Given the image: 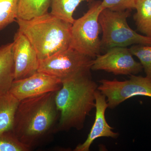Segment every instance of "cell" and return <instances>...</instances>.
<instances>
[{"label": "cell", "instance_id": "8992f818", "mask_svg": "<svg viewBox=\"0 0 151 151\" xmlns=\"http://www.w3.org/2000/svg\"><path fill=\"white\" fill-rule=\"evenodd\" d=\"M93 60L69 47L40 60L38 71L54 76L62 81L78 76L91 73Z\"/></svg>", "mask_w": 151, "mask_h": 151}, {"label": "cell", "instance_id": "9a60e30c", "mask_svg": "<svg viewBox=\"0 0 151 151\" xmlns=\"http://www.w3.org/2000/svg\"><path fill=\"white\" fill-rule=\"evenodd\" d=\"M95 0H50V13L70 23H73V14L82 2L92 3Z\"/></svg>", "mask_w": 151, "mask_h": 151}, {"label": "cell", "instance_id": "2e32d148", "mask_svg": "<svg viewBox=\"0 0 151 151\" xmlns=\"http://www.w3.org/2000/svg\"><path fill=\"white\" fill-rule=\"evenodd\" d=\"M134 16L138 30L151 37V0H136Z\"/></svg>", "mask_w": 151, "mask_h": 151}, {"label": "cell", "instance_id": "e0dca14e", "mask_svg": "<svg viewBox=\"0 0 151 151\" xmlns=\"http://www.w3.org/2000/svg\"><path fill=\"white\" fill-rule=\"evenodd\" d=\"M19 0H0V31L15 21Z\"/></svg>", "mask_w": 151, "mask_h": 151}, {"label": "cell", "instance_id": "3957f363", "mask_svg": "<svg viewBox=\"0 0 151 151\" xmlns=\"http://www.w3.org/2000/svg\"><path fill=\"white\" fill-rule=\"evenodd\" d=\"M18 30L35 49L40 60L70 47L72 24L50 13L29 20L17 18Z\"/></svg>", "mask_w": 151, "mask_h": 151}, {"label": "cell", "instance_id": "52a82bcc", "mask_svg": "<svg viewBox=\"0 0 151 151\" xmlns=\"http://www.w3.org/2000/svg\"><path fill=\"white\" fill-rule=\"evenodd\" d=\"M100 82L97 89L106 97L108 108L111 109L135 96L151 97V79L147 76L132 75L126 81L102 79Z\"/></svg>", "mask_w": 151, "mask_h": 151}, {"label": "cell", "instance_id": "5bb4252c", "mask_svg": "<svg viewBox=\"0 0 151 151\" xmlns=\"http://www.w3.org/2000/svg\"><path fill=\"white\" fill-rule=\"evenodd\" d=\"M50 0H19L17 18L29 20L48 12Z\"/></svg>", "mask_w": 151, "mask_h": 151}, {"label": "cell", "instance_id": "7a4b0ae2", "mask_svg": "<svg viewBox=\"0 0 151 151\" xmlns=\"http://www.w3.org/2000/svg\"><path fill=\"white\" fill-rule=\"evenodd\" d=\"M98 86L91 73L62 81L55 96L60 113L56 132L83 129L86 116L95 108V92Z\"/></svg>", "mask_w": 151, "mask_h": 151}, {"label": "cell", "instance_id": "ba28073f", "mask_svg": "<svg viewBox=\"0 0 151 151\" xmlns=\"http://www.w3.org/2000/svg\"><path fill=\"white\" fill-rule=\"evenodd\" d=\"M143 67L133 57L129 49L114 47L105 54L97 55L93 60L91 69L103 70L115 75H135L141 72Z\"/></svg>", "mask_w": 151, "mask_h": 151}, {"label": "cell", "instance_id": "4fadbf2b", "mask_svg": "<svg viewBox=\"0 0 151 151\" xmlns=\"http://www.w3.org/2000/svg\"><path fill=\"white\" fill-rule=\"evenodd\" d=\"M19 102L9 92L0 94V134L12 130Z\"/></svg>", "mask_w": 151, "mask_h": 151}, {"label": "cell", "instance_id": "277c9868", "mask_svg": "<svg viewBox=\"0 0 151 151\" xmlns=\"http://www.w3.org/2000/svg\"><path fill=\"white\" fill-rule=\"evenodd\" d=\"M131 11H114L104 9L100 13L99 22L103 33L102 49L134 45L151 46V37L141 35L129 26L127 19Z\"/></svg>", "mask_w": 151, "mask_h": 151}, {"label": "cell", "instance_id": "9c48e42d", "mask_svg": "<svg viewBox=\"0 0 151 151\" xmlns=\"http://www.w3.org/2000/svg\"><path fill=\"white\" fill-rule=\"evenodd\" d=\"M62 86L59 78L38 72L27 78L14 80L9 92L19 101L58 91Z\"/></svg>", "mask_w": 151, "mask_h": 151}, {"label": "cell", "instance_id": "8fae6325", "mask_svg": "<svg viewBox=\"0 0 151 151\" xmlns=\"http://www.w3.org/2000/svg\"><path fill=\"white\" fill-rule=\"evenodd\" d=\"M95 121L88 137L85 142L76 146L74 151H89L90 146L97 138L106 137L116 139L119 134L113 132V128L108 124L105 119V113L108 108L106 97L99 90L95 92Z\"/></svg>", "mask_w": 151, "mask_h": 151}, {"label": "cell", "instance_id": "d6986e66", "mask_svg": "<svg viewBox=\"0 0 151 151\" xmlns=\"http://www.w3.org/2000/svg\"><path fill=\"white\" fill-rule=\"evenodd\" d=\"M30 149L20 142L12 130L0 134V151H28Z\"/></svg>", "mask_w": 151, "mask_h": 151}, {"label": "cell", "instance_id": "7c38bea8", "mask_svg": "<svg viewBox=\"0 0 151 151\" xmlns=\"http://www.w3.org/2000/svg\"><path fill=\"white\" fill-rule=\"evenodd\" d=\"M13 42L0 46V94L9 92L14 80Z\"/></svg>", "mask_w": 151, "mask_h": 151}, {"label": "cell", "instance_id": "6da1fadb", "mask_svg": "<svg viewBox=\"0 0 151 151\" xmlns=\"http://www.w3.org/2000/svg\"><path fill=\"white\" fill-rule=\"evenodd\" d=\"M56 92L25 99L19 103L12 131L30 150L43 144L56 132L60 118L55 101Z\"/></svg>", "mask_w": 151, "mask_h": 151}, {"label": "cell", "instance_id": "ffe728a7", "mask_svg": "<svg viewBox=\"0 0 151 151\" xmlns=\"http://www.w3.org/2000/svg\"><path fill=\"white\" fill-rule=\"evenodd\" d=\"M136 0H103L101 5L104 9L114 11H131L135 9Z\"/></svg>", "mask_w": 151, "mask_h": 151}, {"label": "cell", "instance_id": "5b68a950", "mask_svg": "<svg viewBox=\"0 0 151 151\" xmlns=\"http://www.w3.org/2000/svg\"><path fill=\"white\" fill-rule=\"evenodd\" d=\"M101 2L99 1L91 3L88 11L75 19L71 26L70 47L93 59L102 50L99 17L104 9Z\"/></svg>", "mask_w": 151, "mask_h": 151}, {"label": "cell", "instance_id": "ac0fdd59", "mask_svg": "<svg viewBox=\"0 0 151 151\" xmlns=\"http://www.w3.org/2000/svg\"><path fill=\"white\" fill-rule=\"evenodd\" d=\"M133 55L139 60L146 76L151 79V46L134 45L129 48Z\"/></svg>", "mask_w": 151, "mask_h": 151}, {"label": "cell", "instance_id": "30bf717a", "mask_svg": "<svg viewBox=\"0 0 151 151\" xmlns=\"http://www.w3.org/2000/svg\"><path fill=\"white\" fill-rule=\"evenodd\" d=\"M13 42L14 80L27 78L38 72L40 60L27 38L18 30Z\"/></svg>", "mask_w": 151, "mask_h": 151}]
</instances>
